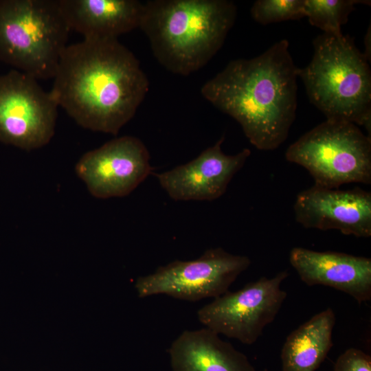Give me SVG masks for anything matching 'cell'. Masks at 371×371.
<instances>
[{
    "label": "cell",
    "instance_id": "1",
    "mask_svg": "<svg viewBox=\"0 0 371 371\" xmlns=\"http://www.w3.org/2000/svg\"><path fill=\"white\" fill-rule=\"evenodd\" d=\"M149 89L135 56L117 38H84L64 50L49 91L82 127L117 135Z\"/></svg>",
    "mask_w": 371,
    "mask_h": 371
},
{
    "label": "cell",
    "instance_id": "2",
    "mask_svg": "<svg viewBox=\"0 0 371 371\" xmlns=\"http://www.w3.org/2000/svg\"><path fill=\"white\" fill-rule=\"evenodd\" d=\"M289 47L283 39L256 57L232 60L201 89L261 150L278 148L295 119L298 68Z\"/></svg>",
    "mask_w": 371,
    "mask_h": 371
},
{
    "label": "cell",
    "instance_id": "3",
    "mask_svg": "<svg viewBox=\"0 0 371 371\" xmlns=\"http://www.w3.org/2000/svg\"><path fill=\"white\" fill-rule=\"evenodd\" d=\"M236 15L235 3L227 0H149L139 27L164 67L188 76L218 52Z\"/></svg>",
    "mask_w": 371,
    "mask_h": 371
},
{
    "label": "cell",
    "instance_id": "4",
    "mask_svg": "<svg viewBox=\"0 0 371 371\" xmlns=\"http://www.w3.org/2000/svg\"><path fill=\"white\" fill-rule=\"evenodd\" d=\"M309 64L298 68L310 102L326 120L363 126L371 135V71L348 35L323 33L313 41Z\"/></svg>",
    "mask_w": 371,
    "mask_h": 371
},
{
    "label": "cell",
    "instance_id": "5",
    "mask_svg": "<svg viewBox=\"0 0 371 371\" xmlns=\"http://www.w3.org/2000/svg\"><path fill=\"white\" fill-rule=\"evenodd\" d=\"M71 29L59 0H0V60L54 78Z\"/></svg>",
    "mask_w": 371,
    "mask_h": 371
},
{
    "label": "cell",
    "instance_id": "6",
    "mask_svg": "<svg viewBox=\"0 0 371 371\" xmlns=\"http://www.w3.org/2000/svg\"><path fill=\"white\" fill-rule=\"evenodd\" d=\"M285 158L304 167L318 186L371 183V137L350 122L326 120L291 144Z\"/></svg>",
    "mask_w": 371,
    "mask_h": 371
},
{
    "label": "cell",
    "instance_id": "7",
    "mask_svg": "<svg viewBox=\"0 0 371 371\" xmlns=\"http://www.w3.org/2000/svg\"><path fill=\"white\" fill-rule=\"evenodd\" d=\"M250 265L247 256L212 248L195 260H175L139 277L135 288L140 297L165 294L191 302L216 298L227 292Z\"/></svg>",
    "mask_w": 371,
    "mask_h": 371
},
{
    "label": "cell",
    "instance_id": "8",
    "mask_svg": "<svg viewBox=\"0 0 371 371\" xmlns=\"http://www.w3.org/2000/svg\"><path fill=\"white\" fill-rule=\"evenodd\" d=\"M282 271L274 277H261L242 289L227 291L197 311L199 322L217 334L244 344L255 343L279 313L287 293L281 289L288 277Z\"/></svg>",
    "mask_w": 371,
    "mask_h": 371
},
{
    "label": "cell",
    "instance_id": "9",
    "mask_svg": "<svg viewBox=\"0 0 371 371\" xmlns=\"http://www.w3.org/2000/svg\"><path fill=\"white\" fill-rule=\"evenodd\" d=\"M58 105L32 76L12 69L0 75V142L31 150L54 135Z\"/></svg>",
    "mask_w": 371,
    "mask_h": 371
},
{
    "label": "cell",
    "instance_id": "10",
    "mask_svg": "<svg viewBox=\"0 0 371 371\" xmlns=\"http://www.w3.org/2000/svg\"><path fill=\"white\" fill-rule=\"evenodd\" d=\"M153 169L145 144L131 135L116 137L85 153L75 166L90 194L98 199L128 195Z\"/></svg>",
    "mask_w": 371,
    "mask_h": 371
},
{
    "label": "cell",
    "instance_id": "11",
    "mask_svg": "<svg viewBox=\"0 0 371 371\" xmlns=\"http://www.w3.org/2000/svg\"><path fill=\"white\" fill-rule=\"evenodd\" d=\"M296 221L304 227L335 229L358 238L371 236V193L313 185L300 192L293 205Z\"/></svg>",
    "mask_w": 371,
    "mask_h": 371
},
{
    "label": "cell",
    "instance_id": "12",
    "mask_svg": "<svg viewBox=\"0 0 371 371\" xmlns=\"http://www.w3.org/2000/svg\"><path fill=\"white\" fill-rule=\"evenodd\" d=\"M224 136L193 160L155 174L161 187L175 201H214L221 197L251 155L243 148L234 155L221 149Z\"/></svg>",
    "mask_w": 371,
    "mask_h": 371
},
{
    "label": "cell",
    "instance_id": "13",
    "mask_svg": "<svg viewBox=\"0 0 371 371\" xmlns=\"http://www.w3.org/2000/svg\"><path fill=\"white\" fill-rule=\"evenodd\" d=\"M289 261L308 286L333 287L359 304L371 299V258L336 251H317L294 247Z\"/></svg>",
    "mask_w": 371,
    "mask_h": 371
},
{
    "label": "cell",
    "instance_id": "14",
    "mask_svg": "<svg viewBox=\"0 0 371 371\" xmlns=\"http://www.w3.org/2000/svg\"><path fill=\"white\" fill-rule=\"evenodd\" d=\"M71 30L84 38H117L139 27L144 3L137 0H59Z\"/></svg>",
    "mask_w": 371,
    "mask_h": 371
},
{
    "label": "cell",
    "instance_id": "15",
    "mask_svg": "<svg viewBox=\"0 0 371 371\" xmlns=\"http://www.w3.org/2000/svg\"><path fill=\"white\" fill-rule=\"evenodd\" d=\"M168 353L173 371H256L245 354L207 328L184 330Z\"/></svg>",
    "mask_w": 371,
    "mask_h": 371
},
{
    "label": "cell",
    "instance_id": "16",
    "mask_svg": "<svg viewBox=\"0 0 371 371\" xmlns=\"http://www.w3.org/2000/svg\"><path fill=\"white\" fill-rule=\"evenodd\" d=\"M335 319L327 308L292 331L281 350L282 371H315L333 345Z\"/></svg>",
    "mask_w": 371,
    "mask_h": 371
},
{
    "label": "cell",
    "instance_id": "17",
    "mask_svg": "<svg viewBox=\"0 0 371 371\" xmlns=\"http://www.w3.org/2000/svg\"><path fill=\"white\" fill-rule=\"evenodd\" d=\"M370 5L362 0H304V14L310 23L324 33L342 34L341 27L357 4Z\"/></svg>",
    "mask_w": 371,
    "mask_h": 371
},
{
    "label": "cell",
    "instance_id": "18",
    "mask_svg": "<svg viewBox=\"0 0 371 371\" xmlns=\"http://www.w3.org/2000/svg\"><path fill=\"white\" fill-rule=\"evenodd\" d=\"M304 0H258L251 8L252 19L258 23L296 20L304 17Z\"/></svg>",
    "mask_w": 371,
    "mask_h": 371
},
{
    "label": "cell",
    "instance_id": "19",
    "mask_svg": "<svg viewBox=\"0 0 371 371\" xmlns=\"http://www.w3.org/2000/svg\"><path fill=\"white\" fill-rule=\"evenodd\" d=\"M334 371H371V357L361 350L348 348L337 358Z\"/></svg>",
    "mask_w": 371,
    "mask_h": 371
},
{
    "label": "cell",
    "instance_id": "20",
    "mask_svg": "<svg viewBox=\"0 0 371 371\" xmlns=\"http://www.w3.org/2000/svg\"><path fill=\"white\" fill-rule=\"evenodd\" d=\"M364 43H365V52L363 53L364 56L366 57L368 60L370 61V25L369 26V29L367 31V33L364 38Z\"/></svg>",
    "mask_w": 371,
    "mask_h": 371
}]
</instances>
